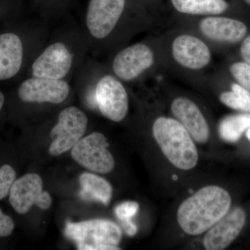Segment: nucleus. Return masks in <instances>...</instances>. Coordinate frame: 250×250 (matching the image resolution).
<instances>
[{
  "label": "nucleus",
  "instance_id": "obj_18",
  "mask_svg": "<svg viewBox=\"0 0 250 250\" xmlns=\"http://www.w3.org/2000/svg\"><path fill=\"white\" fill-rule=\"evenodd\" d=\"M174 9L192 16H217L228 8L225 0H171Z\"/></svg>",
  "mask_w": 250,
  "mask_h": 250
},
{
  "label": "nucleus",
  "instance_id": "obj_24",
  "mask_svg": "<svg viewBox=\"0 0 250 250\" xmlns=\"http://www.w3.org/2000/svg\"><path fill=\"white\" fill-rule=\"evenodd\" d=\"M15 224L9 215H5L0 208V237L9 236L12 233Z\"/></svg>",
  "mask_w": 250,
  "mask_h": 250
},
{
  "label": "nucleus",
  "instance_id": "obj_28",
  "mask_svg": "<svg viewBox=\"0 0 250 250\" xmlns=\"http://www.w3.org/2000/svg\"><path fill=\"white\" fill-rule=\"evenodd\" d=\"M247 130H248V131H247V137H248V139L250 141V126Z\"/></svg>",
  "mask_w": 250,
  "mask_h": 250
},
{
  "label": "nucleus",
  "instance_id": "obj_29",
  "mask_svg": "<svg viewBox=\"0 0 250 250\" xmlns=\"http://www.w3.org/2000/svg\"><path fill=\"white\" fill-rule=\"evenodd\" d=\"M245 1H246V3H248V4L250 6V0H245Z\"/></svg>",
  "mask_w": 250,
  "mask_h": 250
},
{
  "label": "nucleus",
  "instance_id": "obj_22",
  "mask_svg": "<svg viewBox=\"0 0 250 250\" xmlns=\"http://www.w3.org/2000/svg\"><path fill=\"white\" fill-rule=\"evenodd\" d=\"M229 70L238 83L250 92V65L245 62H237Z\"/></svg>",
  "mask_w": 250,
  "mask_h": 250
},
{
  "label": "nucleus",
  "instance_id": "obj_20",
  "mask_svg": "<svg viewBox=\"0 0 250 250\" xmlns=\"http://www.w3.org/2000/svg\"><path fill=\"white\" fill-rule=\"evenodd\" d=\"M220 100L232 109L250 113V92L239 83H233L231 91L223 92Z\"/></svg>",
  "mask_w": 250,
  "mask_h": 250
},
{
  "label": "nucleus",
  "instance_id": "obj_9",
  "mask_svg": "<svg viewBox=\"0 0 250 250\" xmlns=\"http://www.w3.org/2000/svg\"><path fill=\"white\" fill-rule=\"evenodd\" d=\"M70 87L62 80L33 77L24 81L18 90L24 103L61 104L66 100Z\"/></svg>",
  "mask_w": 250,
  "mask_h": 250
},
{
  "label": "nucleus",
  "instance_id": "obj_12",
  "mask_svg": "<svg viewBox=\"0 0 250 250\" xmlns=\"http://www.w3.org/2000/svg\"><path fill=\"white\" fill-rule=\"evenodd\" d=\"M246 222L245 210L237 207L208 230L203 245L207 250H225L241 233Z\"/></svg>",
  "mask_w": 250,
  "mask_h": 250
},
{
  "label": "nucleus",
  "instance_id": "obj_2",
  "mask_svg": "<svg viewBox=\"0 0 250 250\" xmlns=\"http://www.w3.org/2000/svg\"><path fill=\"white\" fill-rule=\"evenodd\" d=\"M152 134L171 164L181 170L194 168L199 156L193 139L183 125L168 117H159L153 123Z\"/></svg>",
  "mask_w": 250,
  "mask_h": 250
},
{
  "label": "nucleus",
  "instance_id": "obj_17",
  "mask_svg": "<svg viewBox=\"0 0 250 250\" xmlns=\"http://www.w3.org/2000/svg\"><path fill=\"white\" fill-rule=\"evenodd\" d=\"M81 190L79 195L85 202H95L109 205L113 195L111 184L100 176L83 172L80 177Z\"/></svg>",
  "mask_w": 250,
  "mask_h": 250
},
{
  "label": "nucleus",
  "instance_id": "obj_11",
  "mask_svg": "<svg viewBox=\"0 0 250 250\" xmlns=\"http://www.w3.org/2000/svg\"><path fill=\"white\" fill-rule=\"evenodd\" d=\"M72 65V55L66 45L55 42L47 47L33 63V77L62 80L70 72Z\"/></svg>",
  "mask_w": 250,
  "mask_h": 250
},
{
  "label": "nucleus",
  "instance_id": "obj_26",
  "mask_svg": "<svg viewBox=\"0 0 250 250\" xmlns=\"http://www.w3.org/2000/svg\"><path fill=\"white\" fill-rule=\"evenodd\" d=\"M121 222L125 232L128 236L130 237L134 236L138 232L137 226L132 221V220H124V221Z\"/></svg>",
  "mask_w": 250,
  "mask_h": 250
},
{
  "label": "nucleus",
  "instance_id": "obj_21",
  "mask_svg": "<svg viewBox=\"0 0 250 250\" xmlns=\"http://www.w3.org/2000/svg\"><path fill=\"white\" fill-rule=\"evenodd\" d=\"M16 177V171L11 166L5 164L0 167V200L9 195Z\"/></svg>",
  "mask_w": 250,
  "mask_h": 250
},
{
  "label": "nucleus",
  "instance_id": "obj_19",
  "mask_svg": "<svg viewBox=\"0 0 250 250\" xmlns=\"http://www.w3.org/2000/svg\"><path fill=\"white\" fill-rule=\"evenodd\" d=\"M250 126V114L228 116L220 122L219 134L226 142L236 143Z\"/></svg>",
  "mask_w": 250,
  "mask_h": 250
},
{
  "label": "nucleus",
  "instance_id": "obj_27",
  "mask_svg": "<svg viewBox=\"0 0 250 250\" xmlns=\"http://www.w3.org/2000/svg\"><path fill=\"white\" fill-rule=\"evenodd\" d=\"M4 96L3 95V93L0 91V111H1V108H2L3 106H4Z\"/></svg>",
  "mask_w": 250,
  "mask_h": 250
},
{
  "label": "nucleus",
  "instance_id": "obj_25",
  "mask_svg": "<svg viewBox=\"0 0 250 250\" xmlns=\"http://www.w3.org/2000/svg\"><path fill=\"white\" fill-rule=\"evenodd\" d=\"M241 55L244 62L250 65V36H248L242 42Z\"/></svg>",
  "mask_w": 250,
  "mask_h": 250
},
{
  "label": "nucleus",
  "instance_id": "obj_14",
  "mask_svg": "<svg viewBox=\"0 0 250 250\" xmlns=\"http://www.w3.org/2000/svg\"><path fill=\"white\" fill-rule=\"evenodd\" d=\"M170 108L172 114L184 125L193 140L199 143L208 141L209 126L196 104L190 99L180 97L173 100Z\"/></svg>",
  "mask_w": 250,
  "mask_h": 250
},
{
  "label": "nucleus",
  "instance_id": "obj_5",
  "mask_svg": "<svg viewBox=\"0 0 250 250\" xmlns=\"http://www.w3.org/2000/svg\"><path fill=\"white\" fill-rule=\"evenodd\" d=\"M107 138L100 132H93L82 138L72 147L71 156L77 164L87 170L108 174L115 167V160L108 149Z\"/></svg>",
  "mask_w": 250,
  "mask_h": 250
},
{
  "label": "nucleus",
  "instance_id": "obj_13",
  "mask_svg": "<svg viewBox=\"0 0 250 250\" xmlns=\"http://www.w3.org/2000/svg\"><path fill=\"white\" fill-rule=\"evenodd\" d=\"M172 54L181 66L191 70L205 68L211 60L209 47L196 36L190 34H182L174 39Z\"/></svg>",
  "mask_w": 250,
  "mask_h": 250
},
{
  "label": "nucleus",
  "instance_id": "obj_4",
  "mask_svg": "<svg viewBox=\"0 0 250 250\" xmlns=\"http://www.w3.org/2000/svg\"><path fill=\"white\" fill-rule=\"evenodd\" d=\"M88 126L84 112L76 106H69L60 112L58 122L50 131L52 142L49 147L50 155H62L83 138Z\"/></svg>",
  "mask_w": 250,
  "mask_h": 250
},
{
  "label": "nucleus",
  "instance_id": "obj_10",
  "mask_svg": "<svg viewBox=\"0 0 250 250\" xmlns=\"http://www.w3.org/2000/svg\"><path fill=\"white\" fill-rule=\"evenodd\" d=\"M154 62L152 49L145 44H135L116 54L113 62V71L120 80L131 82L150 68Z\"/></svg>",
  "mask_w": 250,
  "mask_h": 250
},
{
  "label": "nucleus",
  "instance_id": "obj_1",
  "mask_svg": "<svg viewBox=\"0 0 250 250\" xmlns=\"http://www.w3.org/2000/svg\"><path fill=\"white\" fill-rule=\"evenodd\" d=\"M231 197L218 186H207L182 202L177 218L184 232L197 236L206 232L229 210Z\"/></svg>",
  "mask_w": 250,
  "mask_h": 250
},
{
  "label": "nucleus",
  "instance_id": "obj_3",
  "mask_svg": "<svg viewBox=\"0 0 250 250\" xmlns=\"http://www.w3.org/2000/svg\"><path fill=\"white\" fill-rule=\"evenodd\" d=\"M65 234L79 250H118L122 230L117 224L104 219L72 223L67 221Z\"/></svg>",
  "mask_w": 250,
  "mask_h": 250
},
{
  "label": "nucleus",
  "instance_id": "obj_16",
  "mask_svg": "<svg viewBox=\"0 0 250 250\" xmlns=\"http://www.w3.org/2000/svg\"><path fill=\"white\" fill-rule=\"evenodd\" d=\"M23 61V45L13 33L0 35V80H9L19 72Z\"/></svg>",
  "mask_w": 250,
  "mask_h": 250
},
{
  "label": "nucleus",
  "instance_id": "obj_23",
  "mask_svg": "<svg viewBox=\"0 0 250 250\" xmlns=\"http://www.w3.org/2000/svg\"><path fill=\"white\" fill-rule=\"evenodd\" d=\"M139 210L138 202L134 201L125 202L120 204L115 208V213L117 218L121 221L132 220L135 215L137 214Z\"/></svg>",
  "mask_w": 250,
  "mask_h": 250
},
{
  "label": "nucleus",
  "instance_id": "obj_7",
  "mask_svg": "<svg viewBox=\"0 0 250 250\" xmlns=\"http://www.w3.org/2000/svg\"><path fill=\"white\" fill-rule=\"evenodd\" d=\"M95 99L102 114L110 121L120 123L127 114V93L116 77L106 75L99 81L95 89Z\"/></svg>",
  "mask_w": 250,
  "mask_h": 250
},
{
  "label": "nucleus",
  "instance_id": "obj_8",
  "mask_svg": "<svg viewBox=\"0 0 250 250\" xmlns=\"http://www.w3.org/2000/svg\"><path fill=\"white\" fill-rule=\"evenodd\" d=\"M125 0H90L86 25L91 35L103 39L116 27L125 9Z\"/></svg>",
  "mask_w": 250,
  "mask_h": 250
},
{
  "label": "nucleus",
  "instance_id": "obj_15",
  "mask_svg": "<svg viewBox=\"0 0 250 250\" xmlns=\"http://www.w3.org/2000/svg\"><path fill=\"white\" fill-rule=\"evenodd\" d=\"M199 28L202 34L208 39L226 43L239 42L248 32L246 24L241 21L215 16L202 19Z\"/></svg>",
  "mask_w": 250,
  "mask_h": 250
},
{
  "label": "nucleus",
  "instance_id": "obj_6",
  "mask_svg": "<svg viewBox=\"0 0 250 250\" xmlns=\"http://www.w3.org/2000/svg\"><path fill=\"white\" fill-rule=\"evenodd\" d=\"M9 202L19 214H25L34 205L47 210L52 205L50 194L43 190V182L39 174L29 173L15 181L9 192Z\"/></svg>",
  "mask_w": 250,
  "mask_h": 250
}]
</instances>
